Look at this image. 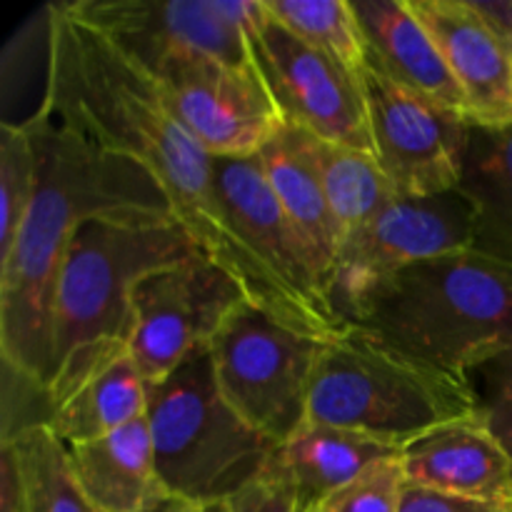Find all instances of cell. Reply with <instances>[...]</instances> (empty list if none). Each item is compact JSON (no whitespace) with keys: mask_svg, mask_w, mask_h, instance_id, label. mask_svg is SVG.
Instances as JSON below:
<instances>
[{"mask_svg":"<svg viewBox=\"0 0 512 512\" xmlns=\"http://www.w3.org/2000/svg\"><path fill=\"white\" fill-rule=\"evenodd\" d=\"M53 5L45 113L98 148L128 155L158 178L175 218L200 250L240 280L250 303L275 315L263 275L228 228L205 153L160 100L155 83L103 33Z\"/></svg>","mask_w":512,"mask_h":512,"instance_id":"6da1fadb","label":"cell"},{"mask_svg":"<svg viewBox=\"0 0 512 512\" xmlns=\"http://www.w3.org/2000/svg\"><path fill=\"white\" fill-rule=\"evenodd\" d=\"M28 128L38 148V190L13 248L0 260V358L48 385L55 290L80 225L178 218L163 185L138 160L98 148L50 113Z\"/></svg>","mask_w":512,"mask_h":512,"instance_id":"7a4b0ae2","label":"cell"},{"mask_svg":"<svg viewBox=\"0 0 512 512\" xmlns=\"http://www.w3.org/2000/svg\"><path fill=\"white\" fill-rule=\"evenodd\" d=\"M198 253L203 250L180 223L80 225L55 290L48 390L58 408L128 355L135 285L153 270Z\"/></svg>","mask_w":512,"mask_h":512,"instance_id":"3957f363","label":"cell"},{"mask_svg":"<svg viewBox=\"0 0 512 512\" xmlns=\"http://www.w3.org/2000/svg\"><path fill=\"white\" fill-rule=\"evenodd\" d=\"M348 325L468 378L512 345V265L473 250L423 260L368 295Z\"/></svg>","mask_w":512,"mask_h":512,"instance_id":"277c9868","label":"cell"},{"mask_svg":"<svg viewBox=\"0 0 512 512\" xmlns=\"http://www.w3.org/2000/svg\"><path fill=\"white\" fill-rule=\"evenodd\" d=\"M475 415L468 378L433 368L358 325H345L323 343L310 388V423L405 448L440 425Z\"/></svg>","mask_w":512,"mask_h":512,"instance_id":"5b68a950","label":"cell"},{"mask_svg":"<svg viewBox=\"0 0 512 512\" xmlns=\"http://www.w3.org/2000/svg\"><path fill=\"white\" fill-rule=\"evenodd\" d=\"M145 418L160 490L195 508L235 498L268 470L278 450L223 398L210 348L150 385Z\"/></svg>","mask_w":512,"mask_h":512,"instance_id":"8992f818","label":"cell"},{"mask_svg":"<svg viewBox=\"0 0 512 512\" xmlns=\"http://www.w3.org/2000/svg\"><path fill=\"white\" fill-rule=\"evenodd\" d=\"M213 183L225 223L268 285L275 318L318 338L343 330L328 275L270 190L258 155L213 158Z\"/></svg>","mask_w":512,"mask_h":512,"instance_id":"52a82bcc","label":"cell"},{"mask_svg":"<svg viewBox=\"0 0 512 512\" xmlns=\"http://www.w3.org/2000/svg\"><path fill=\"white\" fill-rule=\"evenodd\" d=\"M325 340L248 300L210 343L220 393L250 428L275 445L285 443L308 423L310 388Z\"/></svg>","mask_w":512,"mask_h":512,"instance_id":"ba28073f","label":"cell"},{"mask_svg":"<svg viewBox=\"0 0 512 512\" xmlns=\"http://www.w3.org/2000/svg\"><path fill=\"white\" fill-rule=\"evenodd\" d=\"M65 8L145 73L190 58L255 68L250 33L265 13L263 0H75Z\"/></svg>","mask_w":512,"mask_h":512,"instance_id":"9c48e42d","label":"cell"},{"mask_svg":"<svg viewBox=\"0 0 512 512\" xmlns=\"http://www.w3.org/2000/svg\"><path fill=\"white\" fill-rule=\"evenodd\" d=\"M473 205L460 190L405 198L380 210L340 243L328 295L340 323L348 325L368 295L405 268L473 245Z\"/></svg>","mask_w":512,"mask_h":512,"instance_id":"30bf717a","label":"cell"},{"mask_svg":"<svg viewBox=\"0 0 512 512\" xmlns=\"http://www.w3.org/2000/svg\"><path fill=\"white\" fill-rule=\"evenodd\" d=\"M248 300L240 280L205 253L145 275L133 290L128 343L145 383H163L190 355L208 350Z\"/></svg>","mask_w":512,"mask_h":512,"instance_id":"8fae6325","label":"cell"},{"mask_svg":"<svg viewBox=\"0 0 512 512\" xmlns=\"http://www.w3.org/2000/svg\"><path fill=\"white\" fill-rule=\"evenodd\" d=\"M250 48L283 123L375 155L360 78L303 43L268 8L250 33Z\"/></svg>","mask_w":512,"mask_h":512,"instance_id":"7c38bea8","label":"cell"},{"mask_svg":"<svg viewBox=\"0 0 512 512\" xmlns=\"http://www.w3.org/2000/svg\"><path fill=\"white\" fill-rule=\"evenodd\" d=\"M368 105L375 160L405 198H428L458 188L470 120L365 63L360 75Z\"/></svg>","mask_w":512,"mask_h":512,"instance_id":"4fadbf2b","label":"cell"},{"mask_svg":"<svg viewBox=\"0 0 512 512\" xmlns=\"http://www.w3.org/2000/svg\"><path fill=\"white\" fill-rule=\"evenodd\" d=\"M148 75L170 115L213 158L255 155L283 123L258 65L233 68L213 58H190Z\"/></svg>","mask_w":512,"mask_h":512,"instance_id":"5bb4252c","label":"cell"},{"mask_svg":"<svg viewBox=\"0 0 512 512\" xmlns=\"http://www.w3.org/2000/svg\"><path fill=\"white\" fill-rule=\"evenodd\" d=\"M433 35L465 98L470 125L512 123V55L470 13L465 0H408Z\"/></svg>","mask_w":512,"mask_h":512,"instance_id":"9a60e30c","label":"cell"},{"mask_svg":"<svg viewBox=\"0 0 512 512\" xmlns=\"http://www.w3.org/2000/svg\"><path fill=\"white\" fill-rule=\"evenodd\" d=\"M405 480L415 488L512 505V458L483 420H455L408 443L400 453Z\"/></svg>","mask_w":512,"mask_h":512,"instance_id":"2e32d148","label":"cell"},{"mask_svg":"<svg viewBox=\"0 0 512 512\" xmlns=\"http://www.w3.org/2000/svg\"><path fill=\"white\" fill-rule=\"evenodd\" d=\"M368 65L393 83L465 115V98L408 0H355ZM468 118V115H465Z\"/></svg>","mask_w":512,"mask_h":512,"instance_id":"e0dca14e","label":"cell"},{"mask_svg":"<svg viewBox=\"0 0 512 512\" xmlns=\"http://www.w3.org/2000/svg\"><path fill=\"white\" fill-rule=\"evenodd\" d=\"M400 453L403 448L388 440L308 420L278 445L268 470L288 480L298 495L300 512H310L370 465Z\"/></svg>","mask_w":512,"mask_h":512,"instance_id":"ac0fdd59","label":"cell"},{"mask_svg":"<svg viewBox=\"0 0 512 512\" xmlns=\"http://www.w3.org/2000/svg\"><path fill=\"white\" fill-rule=\"evenodd\" d=\"M70 468L93 512H145L163 495L148 418L68 448Z\"/></svg>","mask_w":512,"mask_h":512,"instance_id":"d6986e66","label":"cell"},{"mask_svg":"<svg viewBox=\"0 0 512 512\" xmlns=\"http://www.w3.org/2000/svg\"><path fill=\"white\" fill-rule=\"evenodd\" d=\"M255 155L260 158L270 190L290 215L295 228L308 240L330 283L343 235L330 213L325 188L310 153L308 133L298 125L280 123Z\"/></svg>","mask_w":512,"mask_h":512,"instance_id":"ffe728a7","label":"cell"},{"mask_svg":"<svg viewBox=\"0 0 512 512\" xmlns=\"http://www.w3.org/2000/svg\"><path fill=\"white\" fill-rule=\"evenodd\" d=\"M473 205V245L512 265V123L470 125L458 188Z\"/></svg>","mask_w":512,"mask_h":512,"instance_id":"44dd1931","label":"cell"},{"mask_svg":"<svg viewBox=\"0 0 512 512\" xmlns=\"http://www.w3.org/2000/svg\"><path fill=\"white\" fill-rule=\"evenodd\" d=\"M148 388L133 358L123 355L60 405L50 430L65 448L105 438L143 418Z\"/></svg>","mask_w":512,"mask_h":512,"instance_id":"7402d4cb","label":"cell"},{"mask_svg":"<svg viewBox=\"0 0 512 512\" xmlns=\"http://www.w3.org/2000/svg\"><path fill=\"white\" fill-rule=\"evenodd\" d=\"M308 145L343 240L400 198L375 155L330 143L313 133H308Z\"/></svg>","mask_w":512,"mask_h":512,"instance_id":"603a6c76","label":"cell"},{"mask_svg":"<svg viewBox=\"0 0 512 512\" xmlns=\"http://www.w3.org/2000/svg\"><path fill=\"white\" fill-rule=\"evenodd\" d=\"M280 25L310 48L360 78L368 63L365 38L350 0H263Z\"/></svg>","mask_w":512,"mask_h":512,"instance_id":"cb8c5ba5","label":"cell"},{"mask_svg":"<svg viewBox=\"0 0 512 512\" xmlns=\"http://www.w3.org/2000/svg\"><path fill=\"white\" fill-rule=\"evenodd\" d=\"M10 445L18 455L28 512H93L70 468L68 448L53 430H28Z\"/></svg>","mask_w":512,"mask_h":512,"instance_id":"d4e9b609","label":"cell"},{"mask_svg":"<svg viewBox=\"0 0 512 512\" xmlns=\"http://www.w3.org/2000/svg\"><path fill=\"white\" fill-rule=\"evenodd\" d=\"M38 190V148L28 125L0 123V260L10 253Z\"/></svg>","mask_w":512,"mask_h":512,"instance_id":"484cf974","label":"cell"},{"mask_svg":"<svg viewBox=\"0 0 512 512\" xmlns=\"http://www.w3.org/2000/svg\"><path fill=\"white\" fill-rule=\"evenodd\" d=\"M3 365V393H0V445H10L35 428H50L58 405L48 385L23 373L8 360Z\"/></svg>","mask_w":512,"mask_h":512,"instance_id":"4316f807","label":"cell"},{"mask_svg":"<svg viewBox=\"0 0 512 512\" xmlns=\"http://www.w3.org/2000/svg\"><path fill=\"white\" fill-rule=\"evenodd\" d=\"M478 418L512 458V345L468 370Z\"/></svg>","mask_w":512,"mask_h":512,"instance_id":"83f0119b","label":"cell"},{"mask_svg":"<svg viewBox=\"0 0 512 512\" xmlns=\"http://www.w3.org/2000/svg\"><path fill=\"white\" fill-rule=\"evenodd\" d=\"M405 485L400 455L380 460L310 512H400Z\"/></svg>","mask_w":512,"mask_h":512,"instance_id":"f1b7e54d","label":"cell"},{"mask_svg":"<svg viewBox=\"0 0 512 512\" xmlns=\"http://www.w3.org/2000/svg\"><path fill=\"white\" fill-rule=\"evenodd\" d=\"M233 512H300L293 485L265 470L255 483L228 500Z\"/></svg>","mask_w":512,"mask_h":512,"instance_id":"f546056e","label":"cell"},{"mask_svg":"<svg viewBox=\"0 0 512 512\" xmlns=\"http://www.w3.org/2000/svg\"><path fill=\"white\" fill-rule=\"evenodd\" d=\"M400 512H512V505L480 503V500L455 498V495L405 485Z\"/></svg>","mask_w":512,"mask_h":512,"instance_id":"4dcf8cb0","label":"cell"},{"mask_svg":"<svg viewBox=\"0 0 512 512\" xmlns=\"http://www.w3.org/2000/svg\"><path fill=\"white\" fill-rule=\"evenodd\" d=\"M0 512H28V495L13 445H0Z\"/></svg>","mask_w":512,"mask_h":512,"instance_id":"1f68e13d","label":"cell"},{"mask_svg":"<svg viewBox=\"0 0 512 512\" xmlns=\"http://www.w3.org/2000/svg\"><path fill=\"white\" fill-rule=\"evenodd\" d=\"M465 5L512 55V0H465Z\"/></svg>","mask_w":512,"mask_h":512,"instance_id":"d6a6232c","label":"cell"},{"mask_svg":"<svg viewBox=\"0 0 512 512\" xmlns=\"http://www.w3.org/2000/svg\"><path fill=\"white\" fill-rule=\"evenodd\" d=\"M195 510L198 508L190 503H185V500L170 498V495H158V498L148 505V510L145 512H195Z\"/></svg>","mask_w":512,"mask_h":512,"instance_id":"836d02e7","label":"cell"},{"mask_svg":"<svg viewBox=\"0 0 512 512\" xmlns=\"http://www.w3.org/2000/svg\"><path fill=\"white\" fill-rule=\"evenodd\" d=\"M195 512H233V510H230V503H228V500H225V503L203 505V508H198Z\"/></svg>","mask_w":512,"mask_h":512,"instance_id":"e575fe53","label":"cell"}]
</instances>
